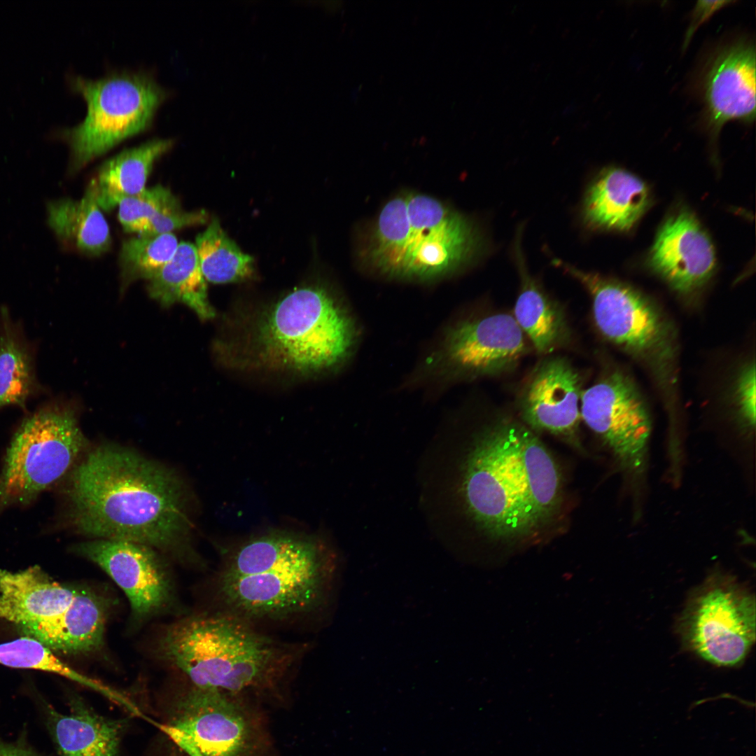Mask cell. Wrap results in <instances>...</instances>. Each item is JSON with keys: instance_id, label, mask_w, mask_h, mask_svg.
I'll list each match as a JSON object with an SVG mask.
<instances>
[{"instance_id": "obj_25", "label": "cell", "mask_w": 756, "mask_h": 756, "mask_svg": "<svg viewBox=\"0 0 756 756\" xmlns=\"http://www.w3.org/2000/svg\"><path fill=\"white\" fill-rule=\"evenodd\" d=\"M48 209L50 227L68 245L90 256L109 249V227L90 183L80 199L51 202Z\"/></svg>"}, {"instance_id": "obj_10", "label": "cell", "mask_w": 756, "mask_h": 756, "mask_svg": "<svg viewBox=\"0 0 756 756\" xmlns=\"http://www.w3.org/2000/svg\"><path fill=\"white\" fill-rule=\"evenodd\" d=\"M552 263L578 280L592 300L594 322L610 342L650 364H667L674 353L673 330L643 293L616 279L587 272L561 260Z\"/></svg>"}, {"instance_id": "obj_16", "label": "cell", "mask_w": 756, "mask_h": 756, "mask_svg": "<svg viewBox=\"0 0 756 756\" xmlns=\"http://www.w3.org/2000/svg\"><path fill=\"white\" fill-rule=\"evenodd\" d=\"M482 247L477 225L456 211L440 227L412 235L392 277L430 281L447 276L470 263Z\"/></svg>"}, {"instance_id": "obj_11", "label": "cell", "mask_w": 756, "mask_h": 756, "mask_svg": "<svg viewBox=\"0 0 756 756\" xmlns=\"http://www.w3.org/2000/svg\"><path fill=\"white\" fill-rule=\"evenodd\" d=\"M524 336L507 313L463 319L446 330L429 364L447 378L497 375L514 368L526 353Z\"/></svg>"}, {"instance_id": "obj_35", "label": "cell", "mask_w": 756, "mask_h": 756, "mask_svg": "<svg viewBox=\"0 0 756 756\" xmlns=\"http://www.w3.org/2000/svg\"><path fill=\"white\" fill-rule=\"evenodd\" d=\"M733 1H699L692 13L691 24L686 32L683 47L685 48L696 29L704 22L710 18L713 13L733 3Z\"/></svg>"}, {"instance_id": "obj_33", "label": "cell", "mask_w": 756, "mask_h": 756, "mask_svg": "<svg viewBox=\"0 0 756 756\" xmlns=\"http://www.w3.org/2000/svg\"><path fill=\"white\" fill-rule=\"evenodd\" d=\"M207 219L208 214L204 210H184L178 198L172 194L141 234L173 233L174 230L204 223Z\"/></svg>"}, {"instance_id": "obj_6", "label": "cell", "mask_w": 756, "mask_h": 756, "mask_svg": "<svg viewBox=\"0 0 756 756\" xmlns=\"http://www.w3.org/2000/svg\"><path fill=\"white\" fill-rule=\"evenodd\" d=\"M66 78L70 90L85 99L87 113L77 125L54 127L48 136L68 144L73 170L148 129L168 96V92L144 72H113L97 79L69 74Z\"/></svg>"}, {"instance_id": "obj_31", "label": "cell", "mask_w": 756, "mask_h": 756, "mask_svg": "<svg viewBox=\"0 0 756 756\" xmlns=\"http://www.w3.org/2000/svg\"><path fill=\"white\" fill-rule=\"evenodd\" d=\"M161 185L122 200L118 204V220L125 231L141 234L148 223L172 195Z\"/></svg>"}, {"instance_id": "obj_27", "label": "cell", "mask_w": 756, "mask_h": 756, "mask_svg": "<svg viewBox=\"0 0 756 756\" xmlns=\"http://www.w3.org/2000/svg\"><path fill=\"white\" fill-rule=\"evenodd\" d=\"M0 664L18 668H30L54 673L87 687L129 712H134L136 704L122 692L83 675L57 658L48 647L38 640L23 636L0 644Z\"/></svg>"}, {"instance_id": "obj_32", "label": "cell", "mask_w": 756, "mask_h": 756, "mask_svg": "<svg viewBox=\"0 0 756 756\" xmlns=\"http://www.w3.org/2000/svg\"><path fill=\"white\" fill-rule=\"evenodd\" d=\"M406 198L413 234L428 233L440 227L456 212L438 199L425 194L408 193Z\"/></svg>"}, {"instance_id": "obj_36", "label": "cell", "mask_w": 756, "mask_h": 756, "mask_svg": "<svg viewBox=\"0 0 756 756\" xmlns=\"http://www.w3.org/2000/svg\"><path fill=\"white\" fill-rule=\"evenodd\" d=\"M0 756H41L22 738L14 742L0 740Z\"/></svg>"}, {"instance_id": "obj_7", "label": "cell", "mask_w": 756, "mask_h": 756, "mask_svg": "<svg viewBox=\"0 0 756 756\" xmlns=\"http://www.w3.org/2000/svg\"><path fill=\"white\" fill-rule=\"evenodd\" d=\"M88 442L74 410L50 405L28 416L14 433L0 472V512L27 505L64 479Z\"/></svg>"}, {"instance_id": "obj_20", "label": "cell", "mask_w": 756, "mask_h": 756, "mask_svg": "<svg viewBox=\"0 0 756 756\" xmlns=\"http://www.w3.org/2000/svg\"><path fill=\"white\" fill-rule=\"evenodd\" d=\"M78 588L58 583L38 566L15 573L0 569V619L19 626L57 617Z\"/></svg>"}, {"instance_id": "obj_8", "label": "cell", "mask_w": 756, "mask_h": 756, "mask_svg": "<svg viewBox=\"0 0 756 756\" xmlns=\"http://www.w3.org/2000/svg\"><path fill=\"white\" fill-rule=\"evenodd\" d=\"M684 645L717 666H737L755 642V598L735 578L715 572L691 593L678 622Z\"/></svg>"}, {"instance_id": "obj_29", "label": "cell", "mask_w": 756, "mask_h": 756, "mask_svg": "<svg viewBox=\"0 0 756 756\" xmlns=\"http://www.w3.org/2000/svg\"><path fill=\"white\" fill-rule=\"evenodd\" d=\"M6 314L0 336V408L7 405L25 408L34 386L31 360Z\"/></svg>"}, {"instance_id": "obj_4", "label": "cell", "mask_w": 756, "mask_h": 756, "mask_svg": "<svg viewBox=\"0 0 756 756\" xmlns=\"http://www.w3.org/2000/svg\"><path fill=\"white\" fill-rule=\"evenodd\" d=\"M225 612L184 618L160 636L158 654L192 685L243 694L274 689L302 652Z\"/></svg>"}, {"instance_id": "obj_2", "label": "cell", "mask_w": 756, "mask_h": 756, "mask_svg": "<svg viewBox=\"0 0 756 756\" xmlns=\"http://www.w3.org/2000/svg\"><path fill=\"white\" fill-rule=\"evenodd\" d=\"M526 426L497 418L445 443L442 504L465 538L505 547L533 543L550 532L524 461Z\"/></svg>"}, {"instance_id": "obj_21", "label": "cell", "mask_w": 756, "mask_h": 756, "mask_svg": "<svg viewBox=\"0 0 756 756\" xmlns=\"http://www.w3.org/2000/svg\"><path fill=\"white\" fill-rule=\"evenodd\" d=\"M46 714L59 756H119L124 720L98 714L77 696L69 713L46 705Z\"/></svg>"}, {"instance_id": "obj_12", "label": "cell", "mask_w": 756, "mask_h": 756, "mask_svg": "<svg viewBox=\"0 0 756 756\" xmlns=\"http://www.w3.org/2000/svg\"><path fill=\"white\" fill-rule=\"evenodd\" d=\"M580 414L624 468L634 474L643 471L651 420L643 399L626 375L614 372L583 390Z\"/></svg>"}, {"instance_id": "obj_34", "label": "cell", "mask_w": 756, "mask_h": 756, "mask_svg": "<svg viewBox=\"0 0 756 756\" xmlns=\"http://www.w3.org/2000/svg\"><path fill=\"white\" fill-rule=\"evenodd\" d=\"M755 366L747 365L741 372L736 385V400L741 419L748 428L755 425Z\"/></svg>"}, {"instance_id": "obj_23", "label": "cell", "mask_w": 756, "mask_h": 756, "mask_svg": "<svg viewBox=\"0 0 756 756\" xmlns=\"http://www.w3.org/2000/svg\"><path fill=\"white\" fill-rule=\"evenodd\" d=\"M173 144V139L154 138L106 160L90 181L101 209L109 211L122 200L143 192L155 162Z\"/></svg>"}, {"instance_id": "obj_3", "label": "cell", "mask_w": 756, "mask_h": 756, "mask_svg": "<svg viewBox=\"0 0 756 756\" xmlns=\"http://www.w3.org/2000/svg\"><path fill=\"white\" fill-rule=\"evenodd\" d=\"M338 566L335 550L318 537L269 532L229 554L216 594L223 612L251 623L295 619L327 605Z\"/></svg>"}, {"instance_id": "obj_14", "label": "cell", "mask_w": 756, "mask_h": 756, "mask_svg": "<svg viewBox=\"0 0 756 756\" xmlns=\"http://www.w3.org/2000/svg\"><path fill=\"white\" fill-rule=\"evenodd\" d=\"M650 268L671 288L690 294L704 286L716 267L713 244L686 209L671 214L657 231L648 255Z\"/></svg>"}, {"instance_id": "obj_22", "label": "cell", "mask_w": 756, "mask_h": 756, "mask_svg": "<svg viewBox=\"0 0 756 756\" xmlns=\"http://www.w3.org/2000/svg\"><path fill=\"white\" fill-rule=\"evenodd\" d=\"M522 228L518 229L513 255L521 280L514 306V318L541 354L550 353L564 344L569 337L566 319L560 306L531 276L521 246Z\"/></svg>"}, {"instance_id": "obj_18", "label": "cell", "mask_w": 756, "mask_h": 756, "mask_svg": "<svg viewBox=\"0 0 756 756\" xmlns=\"http://www.w3.org/2000/svg\"><path fill=\"white\" fill-rule=\"evenodd\" d=\"M111 599L94 589L78 587L69 606L60 615L18 627L25 636L38 640L52 651L92 654L104 644Z\"/></svg>"}, {"instance_id": "obj_5", "label": "cell", "mask_w": 756, "mask_h": 756, "mask_svg": "<svg viewBox=\"0 0 756 756\" xmlns=\"http://www.w3.org/2000/svg\"><path fill=\"white\" fill-rule=\"evenodd\" d=\"M356 325L335 293L322 285L295 289L260 325L258 343L268 362L301 373L332 370L353 353Z\"/></svg>"}, {"instance_id": "obj_1", "label": "cell", "mask_w": 756, "mask_h": 756, "mask_svg": "<svg viewBox=\"0 0 756 756\" xmlns=\"http://www.w3.org/2000/svg\"><path fill=\"white\" fill-rule=\"evenodd\" d=\"M64 479L65 517L75 532L200 562L191 540L190 495L174 471L108 444L88 451Z\"/></svg>"}, {"instance_id": "obj_26", "label": "cell", "mask_w": 756, "mask_h": 756, "mask_svg": "<svg viewBox=\"0 0 756 756\" xmlns=\"http://www.w3.org/2000/svg\"><path fill=\"white\" fill-rule=\"evenodd\" d=\"M412 236L406 194L396 195L378 214L363 251L364 262L392 277Z\"/></svg>"}, {"instance_id": "obj_24", "label": "cell", "mask_w": 756, "mask_h": 756, "mask_svg": "<svg viewBox=\"0 0 756 756\" xmlns=\"http://www.w3.org/2000/svg\"><path fill=\"white\" fill-rule=\"evenodd\" d=\"M149 295L164 307L183 303L202 319L214 316L195 244L181 241L172 259L148 280Z\"/></svg>"}, {"instance_id": "obj_9", "label": "cell", "mask_w": 756, "mask_h": 756, "mask_svg": "<svg viewBox=\"0 0 756 756\" xmlns=\"http://www.w3.org/2000/svg\"><path fill=\"white\" fill-rule=\"evenodd\" d=\"M163 729L190 756H265L269 740L259 718L241 695L190 688L171 708Z\"/></svg>"}, {"instance_id": "obj_15", "label": "cell", "mask_w": 756, "mask_h": 756, "mask_svg": "<svg viewBox=\"0 0 756 756\" xmlns=\"http://www.w3.org/2000/svg\"><path fill=\"white\" fill-rule=\"evenodd\" d=\"M582 391L577 370L564 358H548L533 370L520 398L523 424L534 432H546L575 440L581 419Z\"/></svg>"}, {"instance_id": "obj_17", "label": "cell", "mask_w": 756, "mask_h": 756, "mask_svg": "<svg viewBox=\"0 0 756 756\" xmlns=\"http://www.w3.org/2000/svg\"><path fill=\"white\" fill-rule=\"evenodd\" d=\"M755 62L754 46L744 41L724 49L713 60L705 78L704 97L714 139L728 121L754 122Z\"/></svg>"}, {"instance_id": "obj_19", "label": "cell", "mask_w": 756, "mask_h": 756, "mask_svg": "<svg viewBox=\"0 0 756 756\" xmlns=\"http://www.w3.org/2000/svg\"><path fill=\"white\" fill-rule=\"evenodd\" d=\"M648 185L625 169H603L588 187L582 202L584 223L593 230L626 232L651 203Z\"/></svg>"}, {"instance_id": "obj_13", "label": "cell", "mask_w": 756, "mask_h": 756, "mask_svg": "<svg viewBox=\"0 0 756 756\" xmlns=\"http://www.w3.org/2000/svg\"><path fill=\"white\" fill-rule=\"evenodd\" d=\"M72 550L98 566L124 592L134 622H146L173 605L171 573L156 549L130 541L93 539Z\"/></svg>"}, {"instance_id": "obj_28", "label": "cell", "mask_w": 756, "mask_h": 756, "mask_svg": "<svg viewBox=\"0 0 756 756\" xmlns=\"http://www.w3.org/2000/svg\"><path fill=\"white\" fill-rule=\"evenodd\" d=\"M206 281L214 284L237 282L253 272V258L244 253L223 230L216 218L200 233L195 244Z\"/></svg>"}, {"instance_id": "obj_30", "label": "cell", "mask_w": 756, "mask_h": 756, "mask_svg": "<svg viewBox=\"0 0 756 756\" xmlns=\"http://www.w3.org/2000/svg\"><path fill=\"white\" fill-rule=\"evenodd\" d=\"M178 244L173 233L139 234L125 240L119 254L124 286L152 278L172 259Z\"/></svg>"}]
</instances>
